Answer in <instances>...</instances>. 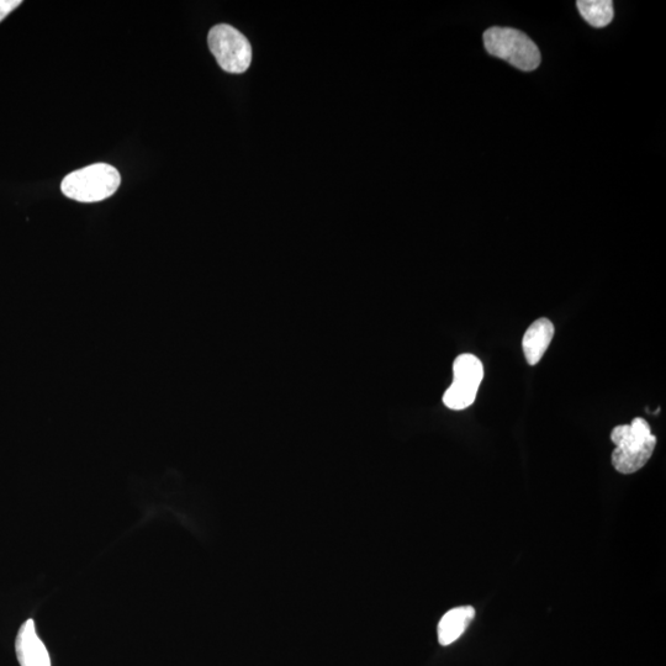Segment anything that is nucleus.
<instances>
[{"label": "nucleus", "mask_w": 666, "mask_h": 666, "mask_svg": "<svg viewBox=\"0 0 666 666\" xmlns=\"http://www.w3.org/2000/svg\"><path fill=\"white\" fill-rule=\"evenodd\" d=\"M118 169L105 163L74 171L63 179L62 193L79 203H97L114 195L120 187Z\"/></svg>", "instance_id": "nucleus-1"}, {"label": "nucleus", "mask_w": 666, "mask_h": 666, "mask_svg": "<svg viewBox=\"0 0 666 666\" xmlns=\"http://www.w3.org/2000/svg\"><path fill=\"white\" fill-rule=\"evenodd\" d=\"M484 45L491 56L523 72L535 71L541 65V52L535 42L516 29L494 26L485 31Z\"/></svg>", "instance_id": "nucleus-2"}, {"label": "nucleus", "mask_w": 666, "mask_h": 666, "mask_svg": "<svg viewBox=\"0 0 666 666\" xmlns=\"http://www.w3.org/2000/svg\"><path fill=\"white\" fill-rule=\"evenodd\" d=\"M208 44L211 54L222 70L240 74L246 72L252 62L250 42L231 25L220 24L210 30Z\"/></svg>", "instance_id": "nucleus-3"}, {"label": "nucleus", "mask_w": 666, "mask_h": 666, "mask_svg": "<svg viewBox=\"0 0 666 666\" xmlns=\"http://www.w3.org/2000/svg\"><path fill=\"white\" fill-rule=\"evenodd\" d=\"M484 378L483 363L474 354H461L453 363V383L443 395V403L451 410H464L474 404Z\"/></svg>", "instance_id": "nucleus-4"}, {"label": "nucleus", "mask_w": 666, "mask_h": 666, "mask_svg": "<svg viewBox=\"0 0 666 666\" xmlns=\"http://www.w3.org/2000/svg\"><path fill=\"white\" fill-rule=\"evenodd\" d=\"M15 650L20 666H52L51 655L36 631L33 618L21 625Z\"/></svg>", "instance_id": "nucleus-5"}, {"label": "nucleus", "mask_w": 666, "mask_h": 666, "mask_svg": "<svg viewBox=\"0 0 666 666\" xmlns=\"http://www.w3.org/2000/svg\"><path fill=\"white\" fill-rule=\"evenodd\" d=\"M611 440L623 452H639L657 446V437L653 435L648 422L641 417L634 419L631 425L613 428Z\"/></svg>", "instance_id": "nucleus-6"}, {"label": "nucleus", "mask_w": 666, "mask_h": 666, "mask_svg": "<svg viewBox=\"0 0 666 666\" xmlns=\"http://www.w3.org/2000/svg\"><path fill=\"white\" fill-rule=\"evenodd\" d=\"M553 337L554 325L548 319H539L528 327L525 336H523L522 348L530 366H536L541 361L544 353L551 345Z\"/></svg>", "instance_id": "nucleus-7"}, {"label": "nucleus", "mask_w": 666, "mask_h": 666, "mask_svg": "<svg viewBox=\"0 0 666 666\" xmlns=\"http://www.w3.org/2000/svg\"><path fill=\"white\" fill-rule=\"evenodd\" d=\"M475 610L472 606L456 607L448 611L438 623V642L441 646H449L467 631L470 623L474 620Z\"/></svg>", "instance_id": "nucleus-8"}, {"label": "nucleus", "mask_w": 666, "mask_h": 666, "mask_svg": "<svg viewBox=\"0 0 666 666\" xmlns=\"http://www.w3.org/2000/svg\"><path fill=\"white\" fill-rule=\"evenodd\" d=\"M578 9L581 17L594 28H605L613 20L611 0H579Z\"/></svg>", "instance_id": "nucleus-9"}, {"label": "nucleus", "mask_w": 666, "mask_h": 666, "mask_svg": "<svg viewBox=\"0 0 666 666\" xmlns=\"http://www.w3.org/2000/svg\"><path fill=\"white\" fill-rule=\"evenodd\" d=\"M655 447H648L639 452H623L615 449L612 453L613 467L621 474H633L638 472L652 458Z\"/></svg>", "instance_id": "nucleus-10"}, {"label": "nucleus", "mask_w": 666, "mask_h": 666, "mask_svg": "<svg viewBox=\"0 0 666 666\" xmlns=\"http://www.w3.org/2000/svg\"><path fill=\"white\" fill-rule=\"evenodd\" d=\"M23 4L21 0H0V23Z\"/></svg>", "instance_id": "nucleus-11"}]
</instances>
